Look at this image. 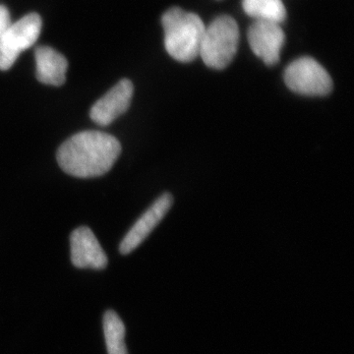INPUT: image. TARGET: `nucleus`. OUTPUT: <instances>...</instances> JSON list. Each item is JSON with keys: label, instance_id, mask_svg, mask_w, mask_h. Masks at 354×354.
<instances>
[{"label": "nucleus", "instance_id": "obj_1", "mask_svg": "<svg viewBox=\"0 0 354 354\" xmlns=\"http://www.w3.org/2000/svg\"><path fill=\"white\" fill-rule=\"evenodd\" d=\"M121 153L120 141L108 133L84 131L70 137L57 151V162L69 176L88 178L111 171Z\"/></svg>", "mask_w": 354, "mask_h": 354}, {"label": "nucleus", "instance_id": "obj_2", "mask_svg": "<svg viewBox=\"0 0 354 354\" xmlns=\"http://www.w3.org/2000/svg\"><path fill=\"white\" fill-rule=\"evenodd\" d=\"M162 24L165 50L172 58L187 64L199 57L206 26L197 14L172 7L162 15Z\"/></svg>", "mask_w": 354, "mask_h": 354}, {"label": "nucleus", "instance_id": "obj_3", "mask_svg": "<svg viewBox=\"0 0 354 354\" xmlns=\"http://www.w3.org/2000/svg\"><path fill=\"white\" fill-rule=\"evenodd\" d=\"M239 37L236 21L230 16H220L205 28L199 57L209 68L225 69L236 55Z\"/></svg>", "mask_w": 354, "mask_h": 354}, {"label": "nucleus", "instance_id": "obj_4", "mask_svg": "<svg viewBox=\"0 0 354 354\" xmlns=\"http://www.w3.org/2000/svg\"><path fill=\"white\" fill-rule=\"evenodd\" d=\"M290 90L307 97H324L333 91L332 77L314 58L304 57L291 62L285 71Z\"/></svg>", "mask_w": 354, "mask_h": 354}, {"label": "nucleus", "instance_id": "obj_5", "mask_svg": "<svg viewBox=\"0 0 354 354\" xmlns=\"http://www.w3.org/2000/svg\"><path fill=\"white\" fill-rule=\"evenodd\" d=\"M41 30V19L37 13L28 14L9 26L0 38V70L10 69L20 53L36 43Z\"/></svg>", "mask_w": 354, "mask_h": 354}, {"label": "nucleus", "instance_id": "obj_6", "mask_svg": "<svg viewBox=\"0 0 354 354\" xmlns=\"http://www.w3.org/2000/svg\"><path fill=\"white\" fill-rule=\"evenodd\" d=\"M253 53L269 66L276 65L285 44V32L281 24L269 21H255L247 32Z\"/></svg>", "mask_w": 354, "mask_h": 354}, {"label": "nucleus", "instance_id": "obj_7", "mask_svg": "<svg viewBox=\"0 0 354 354\" xmlns=\"http://www.w3.org/2000/svg\"><path fill=\"white\" fill-rule=\"evenodd\" d=\"M134 87L131 81L122 79L95 102L90 111L91 120L100 127H108L127 113L131 104Z\"/></svg>", "mask_w": 354, "mask_h": 354}, {"label": "nucleus", "instance_id": "obj_8", "mask_svg": "<svg viewBox=\"0 0 354 354\" xmlns=\"http://www.w3.org/2000/svg\"><path fill=\"white\" fill-rule=\"evenodd\" d=\"M172 203L174 198L169 193H165L158 197L125 235L120 243V253L127 255L134 251L140 244L143 243L167 215V212L171 208Z\"/></svg>", "mask_w": 354, "mask_h": 354}, {"label": "nucleus", "instance_id": "obj_9", "mask_svg": "<svg viewBox=\"0 0 354 354\" xmlns=\"http://www.w3.org/2000/svg\"><path fill=\"white\" fill-rule=\"evenodd\" d=\"M71 261L80 269L102 270L108 266V257L92 230L87 227L76 228L70 236Z\"/></svg>", "mask_w": 354, "mask_h": 354}, {"label": "nucleus", "instance_id": "obj_10", "mask_svg": "<svg viewBox=\"0 0 354 354\" xmlns=\"http://www.w3.org/2000/svg\"><path fill=\"white\" fill-rule=\"evenodd\" d=\"M37 79L46 85H64L66 80L68 62L66 58L50 46H39L35 50Z\"/></svg>", "mask_w": 354, "mask_h": 354}, {"label": "nucleus", "instance_id": "obj_11", "mask_svg": "<svg viewBox=\"0 0 354 354\" xmlns=\"http://www.w3.org/2000/svg\"><path fill=\"white\" fill-rule=\"evenodd\" d=\"M244 12L256 21H269L281 24L286 17L281 0H242Z\"/></svg>", "mask_w": 354, "mask_h": 354}, {"label": "nucleus", "instance_id": "obj_12", "mask_svg": "<svg viewBox=\"0 0 354 354\" xmlns=\"http://www.w3.org/2000/svg\"><path fill=\"white\" fill-rule=\"evenodd\" d=\"M104 330L109 354H128L124 341L127 330L115 312L109 310L104 314Z\"/></svg>", "mask_w": 354, "mask_h": 354}, {"label": "nucleus", "instance_id": "obj_13", "mask_svg": "<svg viewBox=\"0 0 354 354\" xmlns=\"http://www.w3.org/2000/svg\"><path fill=\"white\" fill-rule=\"evenodd\" d=\"M11 25L10 13L6 6H0V38Z\"/></svg>", "mask_w": 354, "mask_h": 354}]
</instances>
